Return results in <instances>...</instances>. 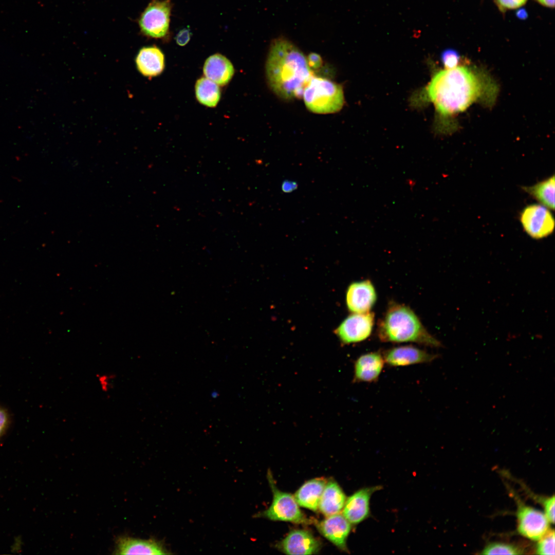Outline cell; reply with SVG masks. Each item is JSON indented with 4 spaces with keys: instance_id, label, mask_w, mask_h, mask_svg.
<instances>
[{
    "instance_id": "6da1fadb",
    "label": "cell",
    "mask_w": 555,
    "mask_h": 555,
    "mask_svg": "<svg viewBox=\"0 0 555 555\" xmlns=\"http://www.w3.org/2000/svg\"><path fill=\"white\" fill-rule=\"evenodd\" d=\"M428 99L441 116L448 117L466 110L473 103L494 100L496 86L476 70L465 65L437 72L426 87Z\"/></svg>"
},
{
    "instance_id": "7a4b0ae2",
    "label": "cell",
    "mask_w": 555,
    "mask_h": 555,
    "mask_svg": "<svg viewBox=\"0 0 555 555\" xmlns=\"http://www.w3.org/2000/svg\"><path fill=\"white\" fill-rule=\"evenodd\" d=\"M265 68L270 88L279 97L286 100L302 97L313 75L303 53L284 38L272 42Z\"/></svg>"
},
{
    "instance_id": "3957f363",
    "label": "cell",
    "mask_w": 555,
    "mask_h": 555,
    "mask_svg": "<svg viewBox=\"0 0 555 555\" xmlns=\"http://www.w3.org/2000/svg\"><path fill=\"white\" fill-rule=\"evenodd\" d=\"M377 334L383 342L414 343L430 347L442 346L423 325L416 314L409 307L391 302L379 321Z\"/></svg>"
},
{
    "instance_id": "277c9868",
    "label": "cell",
    "mask_w": 555,
    "mask_h": 555,
    "mask_svg": "<svg viewBox=\"0 0 555 555\" xmlns=\"http://www.w3.org/2000/svg\"><path fill=\"white\" fill-rule=\"evenodd\" d=\"M302 97L307 109L316 114L338 112L344 103L343 91L340 85L313 75L305 87Z\"/></svg>"
},
{
    "instance_id": "5b68a950",
    "label": "cell",
    "mask_w": 555,
    "mask_h": 555,
    "mask_svg": "<svg viewBox=\"0 0 555 555\" xmlns=\"http://www.w3.org/2000/svg\"><path fill=\"white\" fill-rule=\"evenodd\" d=\"M268 479L273 493V500L270 506L260 515L271 520L295 524H307L311 522L301 511L293 495L278 490L269 472Z\"/></svg>"
},
{
    "instance_id": "8992f818",
    "label": "cell",
    "mask_w": 555,
    "mask_h": 555,
    "mask_svg": "<svg viewBox=\"0 0 555 555\" xmlns=\"http://www.w3.org/2000/svg\"><path fill=\"white\" fill-rule=\"evenodd\" d=\"M172 4L170 0H152L140 15L139 25L145 36L164 39L169 33Z\"/></svg>"
},
{
    "instance_id": "52a82bcc",
    "label": "cell",
    "mask_w": 555,
    "mask_h": 555,
    "mask_svg": "<svg viewBox=\"0 0 555 555\" xmlns=\"http://www.w3.org/2000/svg\"><path fill=\"white\" fill-rule=\"evenodd\" d=\"M375 321L374 313H352L336 329L335 333L344 344L362 342L371 335Z\"/></svg>"
},
{
    "instance_id": "ba28073f",
    "label": "cell",
    "mask_w": 555,
    "mask_h": 555,
    "mask_svg": "<svg viewBox=\"0 0 555 555\" xmlns=\"http://www.w3.org/2000/svg\"><path fill=\"white\" fill-rule=\"evenodd\" d=\"M520 221L526 233L534 239L548 236L554 228L552 214L543 205L533 204L526 207L521 214Z\"/></svg>"
},
{
    "instance_id": "9c48e42d",
    "label": "cell",
    "mask_w": 555,
    "mask_h": 555,
    "mask_svg": "<svg viewBox=\"0 0 555 555\" xmlns=\"http://www.w3.org/2000/svg\"><path fill=\"white\" fill-rule=\"evenodd\" d=\"M516 515L517 531L527 539L539 541L550 529L545 513L522 503H519Z\"/></svg>"
},
{
    "instance_id": "30bf717a",
    "label": "cell",
    "mask_w": 555,
    "mask_h": 555,
    "mask_svg": "<svg viewBox=\"0 0 555 555\" xmlns=\"http://www.w3.org/2000/svg\"><path fill=\"white\" fill-rule=\"evenodd\" d=\"M385 363L390 366H404L431 363L439 355L413 345L393 347L382 353Z\"/></svg>"
},
{
    "instance_id": "8fae6325",
    "label": "cell",
    "mask_w": 555,
    "mask_h": 555,
    "mask_svg": "<svg viewBox=\"0 0 555 555\" xmlns=\"http://www.w3.org/2000/svg\"><path fill=\"white\" fill-rule=\"evenodd\" d=\"M376 300L377 293L375 287L368 280L353 282L347 289L346 306L352 313H362L371 311Z\"/></svg>"
},
{
    "instance_id": "7c38bea8",
    "label": "cell",
    "mask_w": 555,
    "mask_h": 555,
    "mask_svg": "<svg viewBox=\"0 0 555 555\" xmlns=\"http://www.w3.org/2000/svg\"><path fill=\"white\" fill-rule=\"evenodd\" d=\"M319 532L342 551L348 552L347 540L351 529V524L340 513L327 516L315 522Z\"/></svg>"
},
{
    "instance_id": "4fadbf2b",
    "label": "cell",
    "mask_w": 555,
    "mask_h": 555,
    "mask_svg": "<svg viewBox=\"0 0 555 555\" xmlns=\"http://www.w3.org/2000/svg\"><path fill=\"white\" fill-rule=\"evenodd\" d=\"M381 489L373 486L357 490L346 498L342 509V514L353 525H357L370 515V499L372 494Z\"/></svg>"
},
{
    "instance_id": "5bb4252c",
    "label": "cell",
    "mask_w": 555,
    "mask_h": 555,
    "mask_svg": "<svg viewBox=\"0 0 555 555\" xmlns=\"http://www.w3.org/2000/svg\"><path fill=\"white\" fill-rule=\"evenodd\" d=\"M385 363L383 355L379 351L361 355L354 363L353 381L357 383L376 382Z\"/></svg>"
},
{
    "instance_id": "9a60e30c",
    "label": "cell",
    "mask_w": 555,
    "mask_h": 555,
    "mask_svg": "<svg viewBox=\"0 0 555 555\" xmlns=\"http://www.w3.org/2000/svg\"><path fill=\"white\" fill-rule=\"evenodd\" d=\"M279 547L287 554H312L319 551L321 545L309 531L295 529L289 532Z\"/></svg>"
},
{
    "instance_id": "2e32d148",
    "label": "cell",
    "mask_w": 555,
    "mask_h": 555,
    "mask_svg": "<svg viewBox=\"0 0 555 555\" xmlns=\"http://www.w3.org/2000/svg\"><path fill=\"white\" fill-rule=\"evenodd\" d=\"M169 553L163 544L155 539L143 540L122 536L116 541L115 554H117L161 555Z\"/></svg>"
},
{
    "instance_id": "e0dca14e",
    "label": "cell",
    "mask_w": 555,
    "mask_h": 555,
    "mask_svg": "<svg viewBox=\"0 0 555 555\" xmlns=\"http://www.w3.org/2000/svg\"><path fill=\"white\" fill-rule=\"evenodd\" d=\"M136 64L143 76L152 78L161 74L164 68V56L156 46L143 47L136 58Z\"/></svg>"
},
{
    "instance_id": "ac0fdd59",
    "label": "cell",
    "mask_w": 555,
    "mask_h": 555,
    "mask_svg": "<svg viewBox=\"0 0 555 555\" xmlns=\"http://www.w3.org/2000/svg\"><path fill=\"white\" fill-rule=\"evenodd\" d=\"M203 72L205 77L218 85L225 86L232 79L234 68L228 59L219 53H216L206 60Z\"/></svg>"
},
{
    "instance_id": "d6986e66",
    "label": "cell",
    "mask_w": 555,
    "mask_h": 555,
    "mask_svg": "<svg viewBox=\"0 0 555 555\" xmlns=\"http://www.w3.org/2000/svg\"><path fill=\"white\" fill-rule=\"evenodd\" d=\"M346 499L339 485L334 480L327 481L321 495L319 508L326 516L340 513Z\"/></svg>"
},
{
    "instance_id": "ffe728a7",
    "label": "cell",
    "mask_w": 555,
    "mask_h": 555,
    "mask_svg": "<svg viewBox=\"0 0 555 555\" xmlns=\"http://www.w3.org/2000/svg\"><path fill=\"white\" fill-rule=\"evenodd\" d=\"M327 482L324 478H316L305 483L294 495L298 504L316 511L318 509L320 500Z\"/></svg>"
},
{
    "instance_id": "44dd1931",
    "label": "cell",
    "mask_w": 555,
    "mask_h": 555,
    "mask_svg": "<svg viewBox=\"0 0 555 555\" xmlns=\"http://www.w3.org/2000/svg\"><path fill=\"white\" fill-rule=\"evenodd\" d=\"M554 176L552 175L532 186L524 187L523 189L542 205L553 210L554 209Z\"/></svg>"
},
{
    "instance_id": "7402d4cb",
    "label": "cell",
    "mask_w": 555,
    "mask_h": 555,
    "mask_svg": "<svg viewBox=\"0 0 555 555\" xmlns=\"http://www.w3.org/2000/svg\"><path fill=\"white\" fill-rule=\"evenodd\" d=\"M195 90L198 101L207 107H215L220 100V91L218 85L206 77L197 81Z\"/></svg>"
},
{
    "instance_id": "603a6c76",
    "label": "cell",
    "mask_w": 555,
    "mask_h": 555,
    "mask_svg": "<svg viewBox=\"0 0 555 555\" xmlns=\"http://www.w3.org/2000/svg\"><path fill=\"white\" fill-rule=\"evenodd\" d=\"M523 551L519 547L505 543H491L482 550V554H520Z\"/></svg>"
},
{
    "instance_id": "cb8c5ba5",
    "label": "cell",
    "mask_w": 555,
    "mask_h": 555,
    "mask_svg": "<svg viewBox=\"0 0 555 555\" xmlns=\"http://www.w3.org/2000/svg\"><path fill=\"white\" fill-rule=\"evenodd\" d=\"M554 531L550 528L539 540L536 546V554H554Z\"/></svg>"
},
{
    "instance_id": "d4e9b609",
    "label": "cell",
    "mask_w": 555,
    "mask_h": 555,
    "mask_svg": "<svg viewBox=\"0 0 555 555\" xmlns=\"http://www.w3.org/2000/svg\"><path fill=\"white\" fill-rule=\"evenodd\" d=\"M461 57L457 50L453 49L444 50L440 54V60L445 69H452L460 65Z\"/></svg>"
},
{
    "instance_id": "484cf974",
    "label": "cell",
    "mask_w": 555,
    "mask_h": 555,
    "mask_svg": "<svg viewBox=\"0 0 555 555\" xmlns=\"http://www.w3.org/2000/svg\"><path fill=\"white\" fill-rule=\"evenodd\" d=\"M97 379L100 388L103 392H108L113 387L114 379L113 375L106 373L98 374Z\"/></svg>"
},
{
    "instance_id": "4316f807",
    "label": "cell",
    "mask_w": 555,
    "mask_h": 555,
    "mask_svg": "<svg viewBox=\"0 0 555 555\" xmlns=\"http://www.w3.org/2000/svg\"><path fill=\"white\" fill-rule=\"evenodd\" d=\"M545 515L550 523H554V496L545 498L543 501Z\"/></svg>"
},
{
    "instance_id": "83f0119b",
    "label": "cell",
    "mask_w": 555,
    "mask_h": 555,
    "mask_svg": "<svg viewBox=\"0 0 555 555\" xmlns=\"http://www.w3.org/2000/svg\"><path fill=\"white\" fill-rule=\"evenodd\" d=\"M498 7L502 11L515 9L523 5L527 0H495Z\"/></svg>"
},
{
    "instance_id": "f1b7e54d",
    "label": "cell",
    "mask_w": 555,
    "mask_h": 555,
    "mask_svg": "<svg viewBox=\"0 0 555 555\" xmlns=\"http://www.w3.org/2000/svg\"><path fill=\"white\" fill-rule=\"evenodd\" d=\"M10 423V417L8 412L0 406V438L7 431Z\"/></svg>"
},
{
    "instance_id": "f546056e",
    "label": "cell",
    "mask_w": 555,
    "mask_h": 555,
    "mask_svg": "<svg viewBox=\"0 0 555 555\" xmlns=\"http://www.w3.org/2000/svg\"><path fill=\"white\" fill-rule=\"evenodd\" d=\"M192 35L189 28H183L180 30L175 37L176 43L181 46H185L189 42Z\"/></svg>"
},
{
    "instance_id": "4dcf8cb0",
    "label": "cell",
    "mask_w": 555,
    "mask_h": 555,
    "mask_svg": "<svg viewBox=\"0 0 555 555\" xmlns=\"http://www.w3.org/2000/svg\"><path fill=\"white\" fill-rule=\"evenodd\" d=\"M308 65L311 69H317L321 67L322 60L321 56L316 53H310L307 58Z\"/></svg>"
},
{
    "instance_id": "1f68e13d",
    "label": "cell",
    "mask_w": 555,
    "mask_h": 555,
    "mask_svg": "<svg viewBox=\"0 0 555 555\" xmlns=\"http://www.w3.org/2000/svg\"><path fill=\"white\" fill-rule=\"evenodd\" d=\"M298 187V184L296 181L285 180L283 181L281 188L284 193H290L295 190Z\"/></svg>"
},
{
    "instance_id": "d6a6232c",
    "label": "cell",
    "mask_w": 555,
    "mask_h": 555,
    "mask_svg": "<svg viewBox=\"0 0 555 555\" xmlns=\"http://www.w3.org/2000/svg\"><path fill=\"white\" fill-rule=\"evenodd\" d=\"M540 4L549 8H554V0H536Z\"/></svg>"
},
{
    "instance_id": "836d02e7",
    "label": "cell",
    "mask_w": 555,
    "mask_h": 555,
    "mask_svg": "<svg viewBox=\"0 0 555 555\" xmlns=\"http://www.w3.org/2000/svg\"><path fill=\"white\" fill-rule=\"evenodd\" d=\"M516 15L518 18L521 20H524L527 17L528 14L525 9H520L517 11Z\"/></svg>"
}]
</instances>
